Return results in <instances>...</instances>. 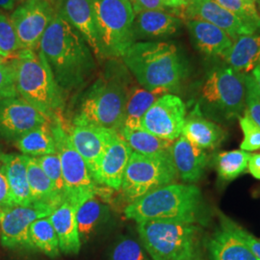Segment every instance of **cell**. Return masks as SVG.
Wrapping results in <instances>:
<instances>
[{
  "instance_id": "obj_52",
  "label": "cell",
  "mask_w": 260,
  "mask_h": 260,
  "mask_svg": "<svg viewBox=\"0 0 260 260\" xmlns=\"http://www.w3.org/2000/svg\"><path fill=\"white\" fill-rule=\"evenodd\" d=\"M2 155H3V152L0 150V162H1V158H2Z\"/></svg>"
},
{
  "instance_id": "obj_11",
  "label": "cell",
  "mask_w": 260,
  "mask_h": 260,
  "mask_svg": "<svg viewBox=\"0 0 260 260\" xmlns=\"http://www.w3.org/2000/svg\"><path fill=\"white\" fill-rule=\"evenodd\" d=\"M56 12V6L49 0H24L17 5L10 19L21 49H39Z\"/></svg>"
},
{
  "instance_id": "obj_14",
  "label": "cell",
  "mask_w": 260,
  "mask_h": 260,
  "mask_svg": "<svg viewBox=\"0 0 260 260\" xmlns=\"http://www.w3.org/2000/svg\"><path fill=\"white\" fill-rule=\"evenodd\" d=\"M52 122L21 98H11L0 102V136L16 140L38 126Z\"/></svg>"
},
{
  "instance_id": "obj_31",
  "label": "cell",
  "mask_w": 260,
  "mask_h": 260,
  "mask_svg": "<svg viewBox=\"0 0 260 260\" xmlns=\"http://www.w3.org/2000/svg\"><path fill=\"white\" fill-rule=\"evenodd\" d=\"M29 238L33 249H38L50 257L60 255L59 240L49 217L38 219L32 223Z\"/></svg>"
},
{
  "instance_id": "obj_27",
  "label": "cell",
  "mask_w": 260,
  "mask_h": 260,
  "mask_svg": "<svg viewBox=\"0 0 260 260\" xmlns=\"http://www.w3.org/2000/svg\"><path fill=\"white\" fill-rule=\"evenodd\" d=\"M26 164L33 205H45L56 209L65 201L56 193L51 181L39 165L36 158L26 155Z\"/></svg>"
},
{
  "instance_id": "obj_40",
  "label": "cell",
  "mask_w": 260,
  "mask_h": 260,
  "mask_svg": "<svg viewBox=\"0 0 260 260\" xmlns=\"http://www.w3.org/2000/svg\"><path fill=\"white\" fill-rule=\"evenodd\" d=\"M247 87L245 113L260 127V92L251 74L245 75Z\"/></svg>"
},
{
  "instance_id": "obj_16",
  "label": "cell",
  "mask_w": 260,
  "mask_h": 260,
  "mask_svg": "<svg viewBox=\"0 0 260 260\" xmlns=\"http://www.w3.org/2000/svg\"><path fill=\"white\" fill-rule=\"evenodd\" d=\"M57 12L83 37L95 58L105 60L92 0H57Z\"/></svg>"
},
{
  "instance_id": "obj_21",
  "label": "cell",
  "mask_w": 260,
  "mask_h": 260,
  "mask_svg": "<svg viewBox=\"0 0 260 260\" xmlns=\"http://www.w3.org/2000/svg\"><path fill=\"white\" fill-rule=\"evenodd\" d=\"M209 260H259L246 243L223 223L205 241Z\"/></svg>"
},
{
  "instance_id": "obj_38",
  "label": "cell",
  "mask_w": 260,
  "mask_h": 260,
  "mask_svg": "<svg viewBox=\"0 0 260 260\" xmlns=\"http://www.w3.org/2000/svg\"><path fill=\"white\" fill-rule=\"evenodd\" d=\"M244 139L240 149L244 151H254L260 149V127L245 113L238 119Z\"/></svg>"
},
{
  "instance_id": "obj_54",
  "label": "cell",
  "mask_w": 260,
  "mask_h": 260,
  "mask_svg": "<svg viewBox=\"0 0 260 260\" xmlns=\"http://www.w3.org/2000/svg\"><path fill=\"white\" fill-rule=\"evenodd\" d=\"M2 213H3V212H2V211H0V221H1V217H2Z\"/></svg>"
},
{
  "instance_id": "obj_8",
  "label": "cell",
  "mask_w": 260,
  "mask_h": 260,
  "mask_svg": "<svg viewBox=\"0 0 260 260\" xmlns=\"http://www.w3.org/2000/svg\"><path fill=\"white\" fill-rule=\"evenodd\" d=\"M104 59L121 58L134 43L135 14L129 0H92Z\"/></svg>"
},
{
  "instance_id": "obj_1",
  "label": "cell",
  "mask_w": 260,
  "mask_h": 260,
  "mask_svg": "<svg viewBox=\"0 0 260 260\" xmlns=\"http://www.w3.org/2000/svg\"><path fill=\"white\" fill-rule=\"evenodd\" d=\"M39 51L64 93L86 83L96 69L91 47L58 12L42 38Z\"/></svg>"
},
{
  "instance_id": "obj_47",
  "label": "cell",
  "mask_w": 260,
  "mask_h": 260,
  "mask_svg": "<svg viewBox=\"0 0 260 260\" xmlns=\"http://www.w3.org/2000/svg\"><path fill=\"white\" fill-rule=\"evenodd\" d=\"M191 1H192V0H176L177 8L181 10L184 9L186 6H187Z\"/></svg>"
},
{
  "instance_id": "obj_6",
  "label": "cell",
  "mask_w": 260,
  "mask_h": 260,
  "mask_svg": "<svg viewBox=\"0 0 260 260\" xmlns=\"http://www.w3.org/2000/svg\"><path fill=\"white\" fill-rule=\"evenodd\" d=\"M128 88L118 76L98 79L82 98L73 125L96 126L119 132L123 125Z\"/></svg>"
},
{
  "instance_id": "obj_53",
  "label": "cell",
  "mask_w": 260,
  "mask_h": 260,
  "mask_svg": "<svg viewBox=\"0 0 260 260\" xmlns=\"http://www.w3.org/2000/svg\"><path fill=\"white\" fill-rule=\"evenodd\" d=\"M245 1H251V2H254V3L256 2V0H245Z\"/></svg>"
},
{
  "instance_id": "obj_48",
  "label": "cell",
  "mask_w": 260,
  "mask_h": 260,
  "mask_svg": "<svg viewBox=\"0 0 260 260\" xmlns=\"http://www.w3.org/2000/svg\"><path fill=\"white\" fill-rule=\"evenodd\" d=\"M188 260H205L204 259V257H203V254H202L201 249H200L199 251H197L195 254H194L192 257H190Z\"/></svg>"
},
{
  "instance_id": "obj_30",
  "label": "cell",
  "mask_w": 260,
  "mask_h": 260,
  "mask_svg": "<svg viewBox=\"0 0 260 260\" xmlns=\"http://www.w3.org/2000/svg\"><path fill=\"white\" fill-rule=\"evenodd\" d=\"M133 151L145 155L164 154L171 151L175 141L161 139L144 129L132 130L121 127L118 132Z\"/></svg>"
},
{
  "instance_id": "obj_43",
  "label": "cell",
  "mask_w": 260,
  "mask_h": 260,
  "mask_svg": "<svg viewBox=\"0 0 260 260\" xmlns=\"http://www.w3.org/2000/svg\"><path fill=\"white\" fill-rule=\"evenodd\" d=\"M129 1L135 15L144 11H151V10H160V11L168 12V8L163 0H129Z\"/></svg>"
},
{
  "instance_id": "obj_50",
  "label": "cell",
  "mask_w": 260,
  "mask_h": 260,
  "mask_svg": "<svg viewBox=\"0 0 260 260\" xmlns=\"http://www.w3.org/2000/svg\"><path fill=\"white\" fill-rule=\"evenodd\" d=\"M255 5H256V8H257V11H258V14H259L260 17V0H256Z\"/></svg>"
},
{
  "instance_id": "obj_9",
  "label": "cell",
  "mask_w": 260,
  "mask_h": 260,
  "mask_svg": "<svg viewBox=\"0 0 260 260\" xmlns=\"http://www.w3.org/2000/svg\"><path fill=\"white\" fill-rule=\"evenodd\" d=\"M177 177L171 151L157 155L132 151L121 190L131 204L159 187L175 183Z\"/></svg>"
},
{
  "instance_id": "obj_46",
  "label": "cell",
  "mask_w": 260,
  "mask_h": 260,
  "mask_svg": "<svg viewBox=\"0 0 260 260\" xmlns=\"http://www.w3.org/2000/svg\"><path fill=\"white\" fill-rule=\"evenodd\" d=\"M251 76L253 77L255 83L257 85V88L260 92V64L256 66L251 73Z\"/></svg>"
},
{
  "instance_id": "obj_45",
  "label": "cell",
  "mask_w": 260,
  "mask_h": 260,
  "mask_svg": "<svg viewBox=\"0 0 260 260\" xmlns=\"http://www.w3.org/2000/svg\"><path fill=\"white\" fill-rule=\"evenodd\" d=\"M17 7V0H0V10L2 11H14Z\"/></svg>"
},
{
  "instance_id": "obj_12",
  "label": "cell",
  "mask_w": 260,
  "mask_h": 260,
  "mask_svg": "<svg viewBox=\"0 0 260 260\" xmlns=\"http://www.w3.org/2000/svg\"><path fill=\"white\" fill-rule=\"evenodd\" d=\"M186 105L176 94L166 93L153 103L142 120V128L161 139L176 141L186 120Z\"/></svg>"
},
{
  "instance_id": "obj_25",
  "label": "cell",
  "mask_w": 260,
  "mask_h": 260,
  "mask_svg": "<svg viewBox=\"0 0 260 260\" xmlns=\"http://www.w3.org/2000/svg\"><path fill=\"white\" fill-rule=\"evenodd\" d=\"M1 162L9 184L11 195L16 206H33V199L29 187L26 155L3 153Z\"/></svg>"
},
{
  "instance_id": "obj_10",
  "label": "cell",
  "mask_w": 260,
  "mask_h": 260,
  "mask_svg": "<svg viewBox=\"0 0 260 260\" xmlns=\"http://www.w3.org/2000/svg\"><path fill=\"white\" fill-rule=\"evenodd\" d=\"M51 127L57 153L61 161L65 182L66 201L78 208L84 202L95 197L99 184L93 179L82 156L73 146L63 120L52 121Z\"/></svg>"
},
{
  "instance_id": "obj_23",
  "label": "cell",
  "mask_w": 260,
  "mask_h": 260,
  "mask_svg": "<svg viewBox=\"0 0 260 260\" xmlns=\"http://www.w3.org/2000/svg\"><path fill=\"white\" fill-rule=\"evenodd\" d=\"M181 135L205 151L218 149L226 138V132L219 123L206 119L196 109L186 117Z\"/></svg>"
},
{
  "instance_id": "obj_3",
  "label": "cell",
  "mask_w": 260,
  "mask_h": 260,
  "mask_svg": "<svg viewBox=\"0 0 260 260\" xmlns=\"http://www.w3.org/2000/svg\"><path fill=\"white\" fill-rule=\"evenodd\" d=\"M201 190L192 184L171 183L141 197L124 210L126 219L172 221L205 225L208 217Z\"/></svg>"
},
{
  "instance_id": "obj_39",
  "label": "cell",
  "mask_w": 260,
  "mask_h": 260,
  "mask_svg": "<svg viewBox=\"0 0 260 260\" xmlns=\"http://www.w3.org/2000/svg\"><path fill=\"white\" fill-rule=\"evenodd\" d=\"M17 90L16 70L12 59L0 65V102L11 98H19Z\"/></svg>"
},
{
  "instance_id": "obj_2",
  "label": "cell",
  "mask_w": 260,
  "mask_h": 260,
  "mask_svg": "<svg viewBox=\"0 0 260 260\" xmlns=\"http://www.w3.org/2000/svg\"><path fill=\"white\" fill-rule=\"evenodd\" d=\"M121 60L140 86L161 94L176 91L189 74L182 53L169 42H136Z\"/></svg>"
},
{
  "instance_id": "obj_55",
  "label": "cell",
  "mask_w": 260,
  "mask_h": 260,
  "mask_svg": "<svg viewBox=\"0 0 260 260\" xmlns=\"http://www.w3.org/2000/svg\"><path fill=\"white\" fill-rule=\"evenodd\" d=\"M17 4H18V2H17Z\"/></svg>"
},
{
  "instance_id": "obj_28",
  "label": "cell",
  "mask_w": 260,
  "mask_h": 260,
  "mask_svg": "<svg viewBox=\"0 0 260 260\" xmlns=\"http://www.w3.org/2000/svg\"><path fill=\"white\" fill-rule=\"evenodd\" d=\"M161 95L163 94L148 91L142 86L134 85L128 88L122 127L132 130L143 129L142 120L145 114Z\"/></svg>"
},
{
  "instance_id": "obj_13",
  "label": "cell",
  "mask_w": 260,
  "mask_h": 260,
  "mask_svg": "<svg viewBox=\"0 0 260 260\" xmlns=\"http://www.w3.org/2000/svg\"><path fill=\"white\" fill-rule=\"evenodd\" d=\"M55 209L45 205L14 206L2 213L0 221V240L9 249H33L29 238V230L38 219L49 217Z\"/></svg>"
},
{
  "instance_id": "obj_42",
  "label": "cell",
  "mask_w": 260,
  "mask_h": 260,
  "mask_svg": "<svg viewBox=\"0 0 260 260\" xmlns=\"http://www.w3.org/2000/svg\"><path fill=\"white\" fill-rule=\"evenodd\" d=\"M16 206L14 204L13 198L11 195L9 184L7 177L5 175V169L2 162H0V211L4 212L5 210Z\"/></svg>"
},
{
  "instance_id": "obj_35",
  "label": "cell",
  "mask_w": 260,
  "mask_h": 260,
  "mask_svg": "<svg viewBox=\"0 0 260 260\" xmlns=\"http://www.w3.org/2000/svg\"><path fill=\"white\" fill-rule=\"evenodd\" d=\"M19 50L21 47L10 16L0 10V55L12 59Z\"/></svg>"
},
{
  "instance_id": "obj_19",
  "label": "cell",
  "mask_w": 260,
  "mask_h": 260,
  "mask_svg": "<svg viewBox=\"0 0 260 260\" xmlns=\"http://www.w3.org/2000/svg\"><path fill=\"white\" fill-rule=\"evenodd\" d=\"M171 156L177 176L186 183L199 181L208 164V155L205 149L197 147L183 135H180L174 142L171 148Z\"/></svg>"
},
{
  "instance_id": "obj_34",
  "label": "cell",
  "mask_w": 260,
  "mask_h": 260,
  "mask_svg": "<svg viewBox=\"0 0 260 260\" xmlns=\"http://www.w3.org/2000/svg\"><path fill=\"white\" fill-rule=\"evenodd\" d=\"M224 9L260 32V17L254 2L245 0H215Z\"/></svg>"
},
{
  "instance_id": "obj_32",
  "label": "cell",
  "mask_w": 260,
  "mask_h": 260,
  "mask_svg": "<svg viewBox=\"0 0 260 260\" xmlns=\"http://www.w3.org/2000/svg\"><path fill=\"white\" fill-rule=\"evenodd\" d=\"M251 154L244 150H231L218 153L214 158V166L219 178L232 181L248 168Z\"/></svg>"
},
{
  "instance_id": "obj_33",
  "label": "cell",
  "mask_w": 260,
  "mask_h": 260,
  "mask_svg": "<svg viewBox=\"0 0 260 260\" xmlns=\"http://www.w3.org/2000/svg\"><path fill=\"white\" fill-rule=\"evenodd\" d=\"M106 208L99 200L93 197L77 208L76 223L80 241L86 242L93 234L96 226L102 223Z\"/></svg>"
},
{
  "instance_id": "obj_5",
  "label": "cell",
  "mask_w": 260,
  "mask_h": 260,
  "mask_svg": "<svg viewBox=\"0 0 260 260\" xmlns=\"http://www.w3.org/2000/svg\"><path fill=\"white\" fill-rule=\"evenodd\" d=\"M16 70L19 98L30 103L48 120H63L65 95L56 82L43 54L36 50L21 49L12 58Z\"/></svg>"
},
{
  "instance_id": "obj_15",
  "label": "cell",
  "mask_w": 260,
  "mask_h": 260,
  "mask_svg": "<svg viewBox=\"0 0 260 260\" xmlns=\"http://www.w3.org/2000/svg\"><path fill=\"white\" fill-rule=\"evenodd\" d=\"M182 13L187 20L200 19L222 29L233 41L241 36L258 33L255 28L242 21L215 0H192Z\"/></svg>"
},
{
  "instance_id": "obj_44",
  "label": "cell",
  "mask_w": 260,
  "mask_h": 260,
  "mask_svg": "<svg viewBox=\"0 0 260 260\" xmlns=\"http://www.w3.org/2000/svg\"><path fill=\"white\" fill-rule=\"evenodd\" d=\"M248 169L252 177L260 179V153L251 154Z\"/></svg>"
},
{
  "instance_id": "obj_4",
  "label": "cell",
  "mask_w": 260,
  "mask_h": 260,
  "mask_svg": "<svg viewBox=\"0 0 260 260\" xmlns=\"http://www.w3.org/2000/svg\"><path fill=\"white\" fill-rule=\"evenodd\" d=\"M246 94L245 75L223 62L205 74L195 109L216 123H230L245 114Z\"/></svg>"
},
{
  "instance_id": "obj_49",
  "label": "cell",
  "mask_w": 260,
  "mask_h": 260,
  "mask_svg": "<svg viewBox=\"0 0 260 260\" xmlns=\"http://www.w3.org/2000/svg\"><path fill=\"white\" fill-rule=\"evenodd\" d=\"M9 60H11V59H8V58H5V57L0 55V65H1V64H4V63H6V62H8Z\"/></svg>"
},
{
  "instance_id": "obj_36",
  "label": "cell",
  "mask_w": 260,
  "mask_h": 260,
  "mask_svg": "<svg viewBox=\"0 0 260 260\" xmlns=\"http://www.w3.org/2000/svg\"><path fill=\"white\" fill-rule=\"evenodd\" d=\"M36 158L39 165L43 169L47 177L51 181L52 185L55 189L56 193L62 198L63 201H66L65 182L63 178L61 161L58 153L47 154Z\"/></svg>"
},
{
  "instance_id": "obj_7",
  "label": "cell",
  "mask_w": 260,
  "mask_h": 260,
  "mask_svg": "<svg viewBox=\"0 0 260 260\" xmlns=\"http://www.w3.org/2000/svg\"><path fill=\"white\" fill-rule=\"evenodd\" d=\"M137 230L153 260H188L201 249L202 229L197 223L145 221L138 223Z\"/></svg>"
},
{
  "instance_id": "obj_26",
  "label": "cell",
  "mask_w": 260,
  "mask_h": 260,
  "mask_svg": "<svg viewBox=\"0 0 260 260\" xmlns=\"http://www.w3.org/2000/svg\"><path fill=\"white\" fill-rule=\"evenodd\" d=\"M223 62L244 75L260 64V33L245 35L233 41V47L223 56Z\"/></svg>"
},
{
  "instance_id": "obj_41",
  "label": "cell",
  "mask_w": 260,
  "mask_h": 260,
  "mask_svg": "<svg viewBox=\"0 0 260 260\" xmlns=\"http://www.w3.org/2000/svg\"><path fill=\"white\" fill-rule=\"evenodd\" d=\"M219 220L220 223H223L229 230H231L234 234H236L242 241L247 244V246L251 249V251L254 253V255L260 260V240L255 238L253 235L240 224L234 222L230 217L225 216L223 213H219Z\"/></svg>"
},
{
  "instance_id": "obj_51",
  "label": "cell",
  "mask_w": 260,
  "mask_h": 260,
  "mask_svg": "<svg viewBox=\"0 0 260 260\" xmlns=\"http://www.w3.org/2000/svg\"><path fill=\"white\" fill-rule=\"evenodd\" d=\"M22 1H24V0H17V2H18V4H19V3H21V2H22ZM49 1H51V0H49ZM18 4H17V5H18Z\"/></svg>"
},
{
  "instance_id": "obj_29",
  "label": "cell",
  "mask_w": 260,
  "mask_h": 260,
  "mask_svg": "<svg viewBox=\"0 0 260 260\" xmlns=\"http://www.w3.org/2000/svg\"><path fill=\"white\" fill-rule=\"evenodd\" d=\"M51 123H44L20 136L15 142L17 149L22 154L31 157L56 153L57 149Z\"/></svg>"
},
{
  "instance_id": "obj_37",
  "label": "cell",
  "mask_w": 260,
  "mask_h": 260,
  "mask_svg": "<svg viewBox=\"0 0 260 260\" xmlns=\"http://www.w3.org/2000/svg\"><path fill=\"white\" fill-rule=\"evenodd\" d=\"M111 260H149L138 242L124 238L113 248Z\"/></svg>"
},
{
  "instance_id": "obj_20",
  "label": "cell",
  "mask_w": 260,
  "mask_h": 260,
  "mask_svg": "<svg viewBox=\"0 0 260 260\" xmlns=\"http://www.w3.org/2000/svg\"><path fill=\"white\" fill-rule=\"evenodd\" d=\"M182 20L166 11L151 10L135 15L133 23L134 41L168 37L178 32Z\"/></svg>"
},
{
  "instance_id": "obj_18",
  "label": "cell",
  "mask_w": 260,
  "mask_h": 260,
  "mask_svg": "<svg viewBox=\"0 0 260 260\" xmlns=\"http://www.w3.org/2000/svg\"><path fill=\"white\" fill-rule=\"evenodd\" d=\"M128 144L116 132L105 149L93 179L99 185L121 190L125 168L132 154Z\"/></svg>"
},
{
  "instance_id": "obj_17",
  "label": "cell",
  "mask_w": 260,
  "mask_h": 260,
  "mask_svg": "<svg viewBox=\"0 0 260 260\" xmlns=\"http://www.w3.org/2000/svg\"><path fill=\"white\" fill-rule=\"evenodd\" d=\"M116 132L115 130L88 125H73L68 131L73 146L83 158L93 177L112 136Z\"/></svg>"
},
{
  "instance_id": "obj_24",
  "label": "cell",
  "mask_w": 260,
  "mask_h": 260,
  "mask_svg": "<svg viewBox=\"0 0 260 260\" xmlns=\"http://www.w3.org/2000/svg\"><path fill=\"white\" fill-rule=\"evenodd\" d=\"M76 211L77 207L75 205L65 201L49 216L59 240L60 251L66 254H77L81 249Z\"/></svg>"
},
{
  "instance_id": "obj_22",
  "label": "cell",
  "mask_w": 260,
  "mask_h": 260,
  "mask_svg": "<svg viewBox=\"0 0 260 260\" xmlns=\"http://www.w3.org/2000/svg\"><path fill=\"white\" fill-rule=\"evenodd\" d=\"M192 43L201 52L211 57H221L233 47V41L223 30L200 19L186 21Z\"/></svg>"
}]
</instances>
